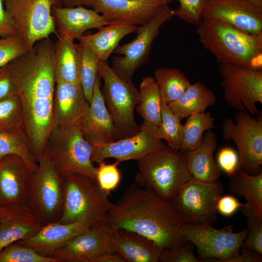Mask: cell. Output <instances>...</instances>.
<instances>
[{
  "mask_svg": "<svg viewBox=\"0 0 262 262\" xmlns=\"http://www.w3.org/2000/svg\"><path fill=\"white\" fill-rule=\"evenodd\" d=\"M9 64L31 151L38 163L53 126L56 44L49 37L41 39Z\"/></svg>",
  "mask_w": 262,
  "mask_h": 262,
  "instance_id": "1",
  "label": "cell"
},
{
  "mask_svg": "<svg viewBox=\"0 0 262 262\" xmlns=\"http://www.w3.org/2000/svg\"><path fill=\"white\" fill-rule=\"evenodd\" d=\"M106 220L115 229L139 234L163 250L190 243L182 231L185 222L170 201L135 183L113 203Z\"/></svg>",
  "mask_w": 262,
  "mask_h": 262,
  "instance_id": "2",
  "label": "cell"
},
{
  "mask_svg": "<svg viewBox=\"0 0 262 262\" xmlns=\"http://www.w3.org/2000/svg\"><path fill=\"white\" fill-rule=\"evenodd\" d=\"M197 27L199 42L218 63L262 70V34L249 33L207 18Z\"/></svg>",
  "mask_w": 262,
  "mask_h": 262,
  "instance_id": "3",
  "label": "cell"
},
{
  "mask_svg": "<svg viewBox=\"0 0 262 262\" xmlns=\"http://www.w3.org/2000/svg\"><path fill=\"white\" fill-rule=\"evenodd\" d=\"M135 184L150 189L164 200L171 201L180 187L192 177L185 152L168 145L137 161Z\"/></svg>",
  "mask_w": 262,
  "mask_h": 262,
  "instance_id": "4",
  "label": "cell"
},
{
  "mask_svg": "<svg viewBox=\"0 0 262 262\" xmlns=\"http://www.w3.org/2000/svg\"><path fill=\"white\" fill-rule=\"evenodd\" d=\"M63 176L64 206L58 222L67 224L83 221L93 224L106 220L113 203L97 180L76 173Z\"/></svg>",
  "mask_w": 262,
  "mask_h": 262,
  "instance_id": "5",
  "label": "cell"
},
{
  "mask_svg": "<svg viewBox=\"0 0 262 262\" xmlns=\"http://www.w3.org/2000/svg\"><path fill=\"white\" fill-rule=\"evenodd\" d=\"M64 200L63 176L45 149L36 170L30 175L26 205L45 225L59 221Z\"/></svg>",
  "mask_w": 262,
  "mask_h": 262,
  "instance_id": "6",
  "label": "cell"
},
{
  "mask_svg": "<svg viewBox=\"0 0 262 262\" xmlns=\"http://www.w3.org/2000/svg\"><path fill=\"white\" fill-rule=\"evenodd\" d=\"M45 149L63 176L79 174L96 179L92 161L93 147L77 126H53Z\"/></svg>",
  "mask_w": 262,
  "mask_h": 262,
  "instance_id": "7",
  "label": "cell"
},
{
  "mask_svg": "<svg viewBox=\"0 0 262 262\" xmlns=\"http://www.w3.org/2000/svg\"><path fill=\"white\" fill-rule=\"evenodd\" d=\"M98 75L104 82L102 93L118 140L137 133L140 126L135 121L134 112L140 98L139 90L132 82L120 77L107 61H99Z\"/></svg>",
  "mask_w": 262,
  "mask_h": 262,
  "instance_id": "8",
  "label": "cell"
},
{
  "mask_svg": "<svg viewBox=\"0 0 262 262\" xmlns=\"http://www.w3.org/2000/svg\"><path fill=\"white\" fill-rule=\"evenodd\" d=\"M16 35L30 49L38 41L57 36L53 6L63 7L62 0H3Z\"/></svg>",
  "mask_w": 262,
  "mask_h": 262,
  "instance_id": "9",
  "label": "cell"
},
{
  "mask_svg": "<svg viewBox=\"0 0 262 262\" xmlns=\"http://www.w3.org/2000/svg\"><path fill=\"white\" fill-rule=\"evenodd\" d=\"M223 191L218 180L206 182L192 178L170 201L185 223L213 225L217 220V202Z\"/></svg>",
  "mask_w": 262,
  "mask_h": 262,
  "instance_id": "10",
  "label": "cell"
},
{
  "mask_svg": "<svg viewBox=\"0 0 262 262\" xmlns=\"http://www.w3.org/2000/svg\"><path fill=\"white\" fill-rule=\"evenodd\" d=\"M222 124L223 137L233 141L239 155L238 169L256 175L262 172V116L253 117L246 111H237ZM237 169V170H238Z\"/></svg>",
  "mask_w": 262,
  "mask_h": 262,
  "instance_id": "11",
  "label": "cell"
},
{
  "mask_svg": "<svg viewBox=\"0 0 262 262\" xmlns=\"http://www.w3.org/2000/svg\"><path fill=\"white\" fill-rule=\"evenodd\" d=\"M182 231L186 239L196 247L202 262H229L240 253L248 229L236 232L231 225L218 229L211 225L185 223Z\"/></svg>",
  "mask_w": 262,
  "mask_h": 262,
  "instance_id": "12",
  "label": "cell"
},
{
  "mask_svg": "<svg viewBox=\"0 0 262 262\" xmlns=\"http://www.w3.org/2000/svg\"><path fill=\"white\" fill-rule=\"evenodd\" d=\"M175 16L176 10L164 4L150 21L138 27L134 39L115 49V53L123 56L113 58V70L123 80L132 82L135 71L147 60L160 28Z\"/></svg>",
  "mask_w": 262,
  "mask_h": 262,
  "instance_id": "13",
  "label": "cell"
},
{
  "mask_svg": "<svg viewBox=\"0 0 262 262\" xmlns=\"http://www.w3.org/2000/svg\"><path fill=\"white\" fill-rule=\"evenodd\" d=\"M218 72L225 102L237 111L260 115L256 104L262 103V70L220 63Z\"/></svg>",
  "mask_w": 262,
  "mask_h": 262,
  "instance_id": "14",
  "label": "cell"
},
{
  "mask_svg": "<svg viewBox=\"0 0 262 262\" xmlns=\"http://www.w3.org/2000/svg\"><path fill=\"white\" fill-rule=\"evenodd\" d=\"M115 230L106 219L97 222L70 239L51 257L62 262H91L103 252L113 251Z\"/></svg>",
  "mask_w": 262,
  "mask_h": 262,
  "instance_id": "15",
  "label": "cell"
},
{
  "mask_svg": "<svg viewBox=\"0 0 262 262\" xmlns=\"http://www.w3.org/2000/svg\"><path fill=\"white\" fill-rule=\"evenodd\" d=\"M202 18L217 20L249 33L262 34V1L206 0Z\"/></svg>",
  "mask_w": 262,
  "mask_h": 262,
  "instance_id": "16",
  "label": "cell"
},
{
  "mask_svg": "<svg viewBox=\"0 0 262 262\" xmlns=\"http://www.w3.org/2000/svg\"><path fill=\"white\" fill-rule=\"evenodd\" d=\"M155 132L141 124L140 131L135 135L112 143L92 146V161L98 164L112 158L119 164L128 160L137 161L165 145L155 137Z\"/></svg>",
  "mask_w": 262,
  "mask_h": 262,
  "instance_id": "17",
  "label": "cell"
},
{
  "mask_svg": "<svg viewBox=\"0 0 262 262\" xmlns=\"http://www.w3.org/2000/svg\"><path fill=\"white\" fill-rule=\"evenodd\" d=\"M164 0H92V8L109 23L124 21L143 25L163 5Z\"/></svg>",
  "mask_w": 262,
  "mask_h": 262,
  "instance_id": "18",
  "label": "cell"
},
{
  "mask_svg": "<svg viewBox=\"0 0 262 262\" xmlns=\"http://www.w3.org/2000/svg\"><path fill=\"white\" fill-rule=\"evenodd\" d=\"M89 105L81 83L56 82L52 108L53 126L78 127L86 115Z\"/></svg>",
  "mask_w": 262,
  "mask_h": 262,
  "instance_id": "19",
  "label": "cell"
},
{
  "mask_svg": "<svg viewBox=\"0 0 262 262\" xmlns=\"http://www.w3.org/2000/svg\"><path fill=\"white\" fill-rule=\"evenodd\" d=\"M98 76L94 86L89 108L78 127L92 145L106 144L118 140L116 131L106 106Z\"/></svg>",
  "mask_w": 262,
  "mask_h": 262,
  "instance_id": "20",
  "label": "cell"
},
{
  "mask_svg": "<svg viewBox=\"0 0 262 262\" xmlns=\"http://www.w3.org/2000/svg\"><path fill=\"white\" fill-rule=\"evenodd\" d=\"M31 174L22 159L10 154L0 160V206L26 205Z\"/></svg>",
  "mask_w": 262,
  "mask_h": 262,
  "instance_id": "21",
  "label": "cell"
},
{
  "mask_svg": "<svg viewBox=\"0 0 262 262\" xmlns=\"http://www.w3.org/2000/svg\"><path fill=\"white\" fill-rule=\"evenodd\" d=\"M44 225L27 205L1 207L0 251L12 243L33 236Z\"/></svg>",
  "mask_w": 262,
  "mask_h": 262,
  "instance_id": "22",
  "label": "cell"
},
{
  "mask_svg": "<svg viewBox=\"0 0 262 262\" xmlns=\"http://www.w3.org/2000/svg\"><path fill=\"white\" fill-rule=\"evenodd\" d=\"M52 15L58 35L74 40L89 30L110 24L93 9L80 5L74 7L53 6Z\"/></svg>",
  "mask_w": 262,
  "mask_h": 262,
  "instance_id": "23",
  "label": "cell"
},
{
  "mask_svg": "<svg viewBox=\"0 0 262 262\" xmlns=\"http://www.w3.org/2000/svg\"><path fill=\"white\" fill-rule=\"evenodd\" d=\"M91 225L83 221L67 224L49 223L44 225L33 236L15 243L30 247L41 255L51 257L70 239Z\"/></svg>",
  "mask_w": 262,
  "mask_h": 262,
  "instance_id": "24",
  "label": "cell"
},
{
  "mask_svg": "<svg viewBox=\"0 0 262 262\" xmlns=\"http://www.w3.org/2000/svg\"><path fill=\"white\" fill-rule=\"evenodd\" d=\"M164 251L139 234L124 229L115 230L113 251L125 262H159Z\"/></svg>",
  "mask_w": 262,
  "mask_h": 262,
  "instance_id": "25",
  "label": "cell"
},
{
  "mask_svg": "<svg viewBox=\"0 0 262 262\" xmlns=\"http://www.w3.org/2000/svg\"><path fill=\"white\" fill-rule=\"evenodd\" d=\"M217 141L215 133L209 130L196 148L185 152L187 167L192 177L202 182L218 180L222 170L213 158Z\"/></svg>",
  "mask_w": 262,
  "mask_h": 262,
  "instance_id": "26",
  "label": "cell"
},
{
  "mask_svg": "<svg viewBox=\"0 0 262 262\" xmlns=\"http://www.w3.org/2000/svg\"><path fill=\"white\" fill-rule=\"evenodd\" d=\"M138 27L124 21L111 22L92 34L78 39L87 44L101 61H107L126 35L136 33Z\"/></svg>",
  "mask_w": 262,
  "mask_h": 262,
  "instance_id": "27",
  "label": "cell"
},
{
  "mask_svg": "<svg viewBox=\"0 0 262 262\" xmlns=\"http://www.w3.org/2000/svg\"><path fill=\"white\" fill-rule=\"evenodd\" d=\"M216 100L214 93L204 84L197 82L190 84L179 98L167 105L174 115L182 119L204 112L208 107L214 105Z\"/></svg>",
  "mask_w": 262,
  "mask_h": 262,
  "instance_id": "28",
  "label": "cell"
},
{
  "mask_svg": "<svg viewBox=\"0 0 262 262\" xmlns=\"http://www.w3.org/2000/svg\"><path fill=\"white\" fill-rule=\"evenodd\" d=\"M56 44V82L81 83L79 55L73 40L57 36Z\"/></svg>",
  "mask_w": 262,
  "mask_h": 262,
  "instance_id": "29",
  "label": "cell"
},
{
  "mask_svg": "<svg viewBox=\"0 0 262 262\" xmlns=\"http://www.w3.org/2000/svg\"><path fill=\"white\" fill-rule=\"evenodd\" d=\"M140 98L136 107L144 119L141 125L156 131L161 122V98L155 78L144 77L140 85Z\"/></svg>",
  "mask_w": 262,
  "mask_h": 262,
  "instance_id": "30",
  "label": "cell"
},
{
  "mask_svg": "<svg viewBox=\"0 0 262 262\" xmlns=\"http://www.w3.org/2000/svg\"><path fill=\"white\" fill-rule=\"evenodd\" d=\"M229 178V188L230 192L244 197L246 203L262 220V172L252 175L238 169Z\"/></svg>",
  "mask_w": 262,
  "mask_h": 262,
  "instance_id": "31",
  "label": "cell"
},
{
  "mask_svg": "<svg viewBox=\"0 0 262 262\" xmlns=\"http://www.w3.org/2000/svg\"><path fill=\"white\" fill-rule=\"evenodd\" d=\"M154 75L161 99L167 104L179 98L191 84L177 68L160 67L154 71Z\"/></svg>",
  "mask_w": 262,
  "mask_h": 262,
  "instance_id": "32",
  "label": "cell"
},
{
  "mask_svg": "<svg viewBox=\"0 0 262 262\" xmlns=\"http://www.w3.org/2000/svg\"><path fill=\"white\" fill-rule=\"evenodd\" d=\"M214 120L210 112L197 113L187 117L183 125L180 150L186 152L198 147L202 143L204 132L214 128Z\"/></svg>",
  "mask_w": 262,
  "mask_h": 262,
  "instance_id": "33",
  "label": "cell"
},
{
  "mask_svg": "<svg viewBox=\"0 0 262 262\" xmlns=\"http://www.w3.org/2000/svg\"><path fill=\"white\" fill-rule=\"evenodd\" d=\"M10 154L20 157L31 174L36 170L38 163L32 153L25 133H10L0 131V160Z\"/></svg>",
  "mask_w": 262,
  "mask_h": 262,
  "instance_id": "34",
  "label": "cell"
},
{
  "mask_svg": "<svg viewBox=\"0 0 262 262\" xmlns=\"http://www.w3.org/2000/svg\"><path fill=\"white\" fill-rule=\"evenodd\" d=\"M79 55L80 82L85 96L90 103L94 86L98 75L100 60L93 50L85 43L77 44Z\"/></svg>",
  "mask_w": 262,
  "mask_h": 262,
  "instance_id": "35",
  "label": "cell"
},
{
  "mask_svg": "<svg viewBox=\"0 0 262 262\" xmlns=\"http://www.w3.org/2000/svg\"><path fill=\"white\" fill-rule=\"evenodd\" d=\"M0 131L26 133L23 110L17 93L0 100Z\"/></svg>",
  "mask_w": 262,
  "mask_h": 262,
  "instance_id": "36",
  "label": "cell"
},
{
  "mask_svg": "<svg viewBox=\"0 0 262 262\" xmlns=\"http://www.w3.org/2000/svg\"><path fill=\"white\" fill-rule=\"evenodd\" d=\"M161 122L155 132V137L165 140L168 146L180 149L183 125L181 119L174 115L166 103L161 100Z\"/></svg>",
  "mask_w": 262,
  "mask_h": 262,
  "instance_id": "37",
  "label": "cell"
},
{
  "mask_svg": "<svg viewBox=\"0 0 262 262\" xmlns=\"http://www.w3.org/2000/svg\"><path fill=\"white\" fill-rule=\"evenodd\" d=\"M0 262H62L56 258L46 257L34 250L16 243L0 251Z\"/></svg>",
  "mask_w": 262,
  "mask_h": 262,
  "instance_id": "38",
  "label": "cell"
},
{
  "mask_svg": "<svg viewBox=\"0 0 262 262\" xmlns=\"http://www.w3.org/2000/svg\"><path fill=\"white\" fill-rule=\"evenodd\" d=\"M239 210L246 219L248 229L242 248L251 249L262 254V220L247 203H244Z\"/></svg>",
  "mask_w": 262,
  "mask_h": 262,
  "instance_id": "39",
  "label": "cell"
},
{
  "mask_svg": "<svg viewBox=\"0 0 262 262\" xmlns=\"http://www.w3.org/2000/svg\"><path fill=\"white\" fill-rule=\"evenodd\" d=\"M97 167L96 180L101 190L107 195L115 190L119 184L121 175L117 162L107 164L104 161L98 163Z\"/></svg>",
  "mask_w": 262,
  "mask_h": 262,
  "instance_id": "40",
  "label": "cell"
},
{
  "mask_svg": "<svg viewBox=\"0 0 262 262\" xmlns=\"http://www.w3.org/2000/svg\"><path fill=\"white\" fill-rule=\"evenodd\" d=\"M29 49L16 35L0 39V68L9 64Z\"/></svg>",
  "mask_w": 262,
  "mask_h": 262,
  "instance_id": "41",
  "label": "cell"
},
{
  "mask_svg": "<svg viewBox=\"0 0 262 262\" xmlns=\"http://www.w3.org/2000/svg\"><path fill=\"white\" fill-rule=\"evenodd\" d=\"M176 16L185 22L197 26L201 23L206 0H178Z\"/></svg>",
  "mask_w": 262,
  "mask_h": 262,
  "instance_id": "42",
  "label": "cell"
},
{
  "mask_svg": "<svg viewBox=\"0 0 262 262\" xmlns=\"http://www.w3.org/2000/svg\"><path fill=\"white\" fill-rule=\"evenodd\" d=\"M193 244H186L173 247L164 251L161 262H202L193 253Z\"/></svg>",
  "mask_w": 262,
  "mask_h": 262,
  "instance_id": "43",
  "label": "cell"
},
{
  "mask_svg": "<svg viewBox=\"0 0 262 262\" xmlns=\"http://www.w3.org/2000/svg\"><path fill=\"white\" fill-rule=\"evenodd\" d=\"M239 161L238 154L231 147H224L217 153L216 162L222 171L229 177L238 169Z\"/></svg>",
  "mask_w": 262,
  "mask_h": 262,
  "instance_id": "44",
  "label": "cell"
},
{
  "mask_svg": "<svg viewBox=\"0 0 262 262\" xmlns=\"http://www.w3.org/2000/svg\"><path fill=\"white\" fill-rule=\"evenodd\" d=\"M16 93L10 64H8L0 68V100Z\"/></svg>",
  "mask_w": 262,
  "mask_h": 262,
  "instance_id": "45",
  "label": "cell"
},
{
  "mask_svg": "<svg viewBox=\"0 0 262 262\" xmlns=\"http://www.w3.org/2000/svg\"><path fill=\"white\" fill-rule=\"evenodd\" d=\"M237 198L231 195L221 196L219 198L216 209L218 213L225 216H230L235 213L243 206Z\"/></svg>",
  "mask_w": 262,
  "mask_h": 262,
  "instance_id": "46",
  "label": "cell"
},
{
  "mask_svg": "<svg viewBox=\"0 0 262 262\" xmlns=\"http://www.w3.org/2000/svg\"><path fill=\"white\" fill-rule=\"evenodd\" d=\"M3 0H0V35L4 37L16 35L12 21L3 7Z\"/></svg>",
  "mask_w": 262,
  "mask_h": 262,
  "instance_id": "47",
  "label": "cell"
},
{
  "mask_svg": "<svg viewBox=\"0 0 262 262\" xmlns=\"http://www.w3.org/2000/svg\"><path fill=\"white\" fill-rule=\"evenodd\" d=\"M243 248L241 253L230 260L229 262H262L261 254L256 251L246 248Z\"/></svg>",
  "mask_w": 262,
  "mask_h": 262,
  "instance_id": "48",
  "label": "cell"
},
{
  "mask_svg": "<svg viewBox=\"0 0 262 262\" xmlns=\"http://www.w3.org/2000/svg\"><path fill=\"white\" fill-rule=\"evenodd\" d=\"M91 262H125L117 253L113 251L103 252L93 258Z\"/></svg>",
  "mask_w": 262,
  "mask_h": 262,
  "instance_id": "49",
  "label": "cell"
},
{
  "mask_svg": "<svg viewBox=\"0 0 262 262\" xmlns=\"http://www.w3.org/2000/svg\"><path fill=\"white\" fill-rule=\"evenodd\" d=\"M62 1L64 7H74L80 5L92 7V0H62Z\"/></svg>",
  "mask_w": 262,
  "mask_h": 262,
  "instance_id": "50",
  "label": "cell"
},
{
  "mask_svg": "<svg viewBox=\"0 0 262 262\" xmlns=\"http://www.w3.org/2000/svg\"><path fill=\"white\" fill-rule=\"evenodd\" d=\"M165 4L169 5L172 1V0H164Z\"/></svg>",
  "mask_w": 262,
  "mask_h": 262,
  "instance_id": "51",
  "label": "cell"
},
{
  "mask_svg": "<svg viewBox=\"0 0 262 262\" xmlns=\"http://www.w3.org/2000/svg\"><path fill=\"white\" fill-rule=\"evenodd\" d=\"M0 211H1V207L0 206Z\"/></svg>",
  "mask_w": 262,
  "mask_h": 262,
  "instance_id": "52",
  "label": "cell"
},
{
  "mask_svg": "<svg viewBox=\"0 0 262 262\" xmlns=\"http://www.w3.org/2000/svg\"><path fill=\"white\" fill-rule=\"evenodd\" d=\"M260 0V1H262V0Z\"/></svg>",
  "mask_w": 262,
  "mask_h": 262,
  "instance_id": "53",
  "label": "cell"
}]
</instances>
